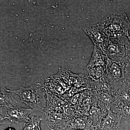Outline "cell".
Returning <instances> with one entry per match:
<instances>
[{
	"label": "cell",
	"instance_id": "cell-1",
	"mask_svg": "<svg viewBox=\"0 0 130 130\" xmlns=\"http://www.w3.org/2000/svg\"><path fill=\"white\" fill-rule=\"evenodd\" d=\"M109 41L125 46L130 32V23L125 13L110 14L98 24Z\"/></svg>",
	"mask_w": 130,
	"mask_h": 130
},
{
	"label": "cell",
	"instance_id": "cell-2",
	"mask_svg": "<svg viewBox=\"0 0 130 130\" xmlns=\"http://www.w3.org/2000/svg\"><path fill=\"white\" fill-rule=\"evenodd\" d=\"M12 91L19 96L21 102L34 111L43 112L46 106V90L41 83L28 87H21Z\"/></svg>",
	"mask_w": 130,
	"mask_h": 130
},
{
	"label": "cell",
	"instance_id": "cell-3",
	"mask_svg": "<svg viewBox=\"0 0 130 130\" xmlns=\"http://www.w3.org/2000/svg\"><path fill=\"white\" fill-rule=\"evenodd\" d=\"M34 111L31 108H26L19 106L10 108L0 107L1 124H5L8 119L11 123L18 124L21 121L28 122L30 120L29 115Z\"/></svg>",
	"mask_w": 130,
	"mask_h": 130
},
{
	"label": "cell",
	"instance_id": "cell-4",
	"mask_svg": "<svg viewBox=\"0 0 130 130\" xmlns=\"http://www.w3.org/2000/svg\"><path fill=\"white\" fill-rule=\"evenodd\" d=\"M125 66L108 58L104 76L111 84L112 89L115 88L125 80Z\"/></svg>",
	"mask_w": 130,
	"mask_h": 130
},
{
	"label": "cell",
	"instance_id": "cell-5",
	"mask_svg": "<svg viewBox=\"0 0 130 130\" xmlns=\"http://www.w3.org/2000/svg\"><path fill=\"white\" fill-rule=\"evenodd\" d=\"M43 121L51 130H66L68 119L62 112L44 109L42 112Z\"/></svg>",
	"mask_w": 130,
	"mask_h": 130
},
{
	"label": "cell",
	"instance_id": "cell-6",
	"mask_svg": "<svg viewBox=\"0 0 130 130\" xmlns=\"http://www.w3.org/2000/svg\"><path fill=\"white\" fill-rule=\"evenodd\" d=\"M99 46L110 60L126 65L128 59L124 46L108 41Z\"/></svg>",
	"mask_w": 130,
	"mask_h": 130
},
{
	"label": "cell",
	"instance_id": "cell-7",
	"mask_svg": "<svg viewBox=\"0 0 130 130\" xmlns=\"http://www.w3.org/2000/svg\"><path fill=\"white\" fill-rule=\"evenodd\" d=\"M121 119L118 115L109 109L106 115L96 126L95 130H118Z\"/></svg>",
	"mask_w": 130,
	"mask_h": 130
},
{
	"label": "cell",
	"instance_id": "cell-8",
	"mask_svg": "<svg viewBox=\"0 0 130 130\" xmlns=\"http://www.w3.org/2000/svg\"><path fill=\"white\" fill-rule=\"evenodd\" d=\"M95 127L88 118L75 115L68 119L67 130H95Z\"/></svg>",
	"mask_w": 130,
	"mask_h": 130
},
{
	"label": "cell",
	"instance_id": "cell-9",
	"mask_svg": "<svg viewBox=\"0 0 130 130\" xmlns=\"http://www.w3.org/2000/svg\"><path fill=\"white\" fill-rule=\"evenodd\" d=\"M84 30L95 45L100 46L108 41L106 36L100 29L98 24L86 27L84 28Z\"/></svg>",
	"mask_w": 130,
	"mask_h": 130
},
{
	"label": "cell",
	"instance_id": "cell-10",
	"mask_svg": "<svg viewBox=\"0 0 130 130\" xmlns=\"http://www.w3.org/2000/svg\"><path fill=\"white\" fill-rule=\"evenodd\" d=\"M0 89V107L10 108L18 106L11 90L7 89L2 83Z\"/></svg>",
	"mask_w": 130,
	"mask_h": 130
},
{
	"label": "cell",
	"instance_id": "cell-11",
	"mask_svg": "<svg viewBox=\"0 0 130 130\" xmlns=\"http://www.w3.org/2000/svg\"><path fill=\"white\" fill-rule=\"evenodd\" d=\"M108 57L100 46L94 44L92 56L87 66H106Z\"/></svg>",
	"mask_w": 130,
	"mask_h": 130
},
{
	"label": "cell",
	"instance_id": "cell-12",
	"mask_svg": "<svg viewBox=\"0 0 130 130\" xmlns=\"http://www.w3.org/2000/svg\"><path fill=\"white\" fill-rule=\"evenodd\" d=\"M47 106L45 108L62 112L65 103L63 100L53 93L46 91Z\"/></svg>",
	"mask_w": 130,
	"mask_h": 130
},
{
	"label": "cell",
	"instance_id": "cell-13",
	"mask_svg": "<svg viewBox=\"0 0 130 130\" xmlns=\"http://www.w3.org/2000/svg\"><path fill=\"white\" fill-rule=\"evenodd\" d=\"M110 110L121 119H130V104L112 101Z\"/></svg>",
	"mask_w": 130,
	"mask_h": 130
},
{
	"label": "cell",
	"instance_id": "cell-14",
	"mask_svg": "<svg viewBox=\"0 0 130 130\" xmlns=\"http://www.w3.org/2000/svg\"><path fill=\"white\" fill-rule=\"evenodd\" d=\"M106 70V66H87L83 73L90 81H96L103 76Z\"/></svg>",
	"mask_w": 130,
	"mask_h": 130
},
{
	"label": "cell",
	"instance_id": "cell-15",
	"mask_svg": "<svg viewBox=\"0 0 130 130\" xmlns=\"http://www.w3.org/2000/svg\"><path fill=\"white\" fill-rule=\"evenodd\" d=\"M43 120L42 118L38 116H32L28 122L24 124L22 130H41L40 123Z\"/></svg>",
	"mask_w": 130,
	"mask_h": 130
},
{
	"label": "cell",
	"instance_id": "cell-16",
	"mask_svg": "<svg viewBox=\"0 0 130 130\" xmlns=\"http://www.w3.org/2000/svg\"><path fill=\"white\" fill-rule=\"evenodd\" d=\"M126 50V53L128 60L130 59V32L127 43L125 46Z\"/></svg>",
	"mask_w": 130,
	"mask_h": 130
},
{
	"label": "cell",
	"instance_id": "cell-17",
	"mask_svg": "<svg viewBox=\"0 0 130 130\" xmlns=\"http://www.w3.org/2000/svg\"><path fill=\"white\" fill-rule=\"evenodd\" d=\"M125 69L126 78L130 79V59L128 60L126 64Z\"/></svg>",
	"mask_w": 130,
	"mask_h": 130
},
{
	"label": "cell",
	"instance_id": "cell-18",
	"mask_svg": "<svg viewBox=\"0 0 130 130\" xmlns=\"http://www.w3.org/2000/svg\"><path fill=\"white\" fill-rule=\"evenodd\" d=\"M5 130H16L14 128H12V127H11V126H9L7 129Z\"/></svg>",
	"mask_w": 130,
	"mask_h": 130
}]
</instances>
